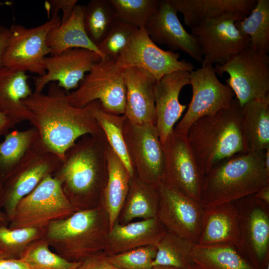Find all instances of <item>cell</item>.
I'll use <instances>...</instances> for the list:
<instances>
[{"label":"cell","instance_id":"obj_1","mask_svg":"<svg viewBox=\"0 0 269 269\" xmlns=\"http://www.w3.org/2000/svg\"><path fill=\"white\" fill-rule=\"evenodd\" d=\"M67 93L52 82L47 94L33 92L22 101L32 115L30 123L41 140L61 161L79 138L103 132L94 113L97 101L83 108L74 107L69 104Z\"/></svg>","mask_w":269,"mask_h":269},{"label":"cell","instance_id":"obj_2","mask_svg":"<svg viewBox=\"0 0 269 269\" xmlns=\"http://www.w3.org/2000/svg\"><path fill=\"white\" fill-rule=\"evenodd\" d=\"M108 146L103 132L82 136L66 151L53 175L76 211L101 204L108 176Z\"/></svg>","mask_w":269,"mask_h":269},{"label":"cell","instance_id":"obj_3","mask_svg":"<svg viewBox=\"0 0 269 269\" xmlns=\"http://www.w3.org/2000/svg\"><path fill=\"white\" fill-rule=\"evenodd\" d=\"M265 150L234 155L205 174L200 203L203 208L235 202L269 185Z\"/></svg>","mask_w":269,"mask_h":269},{"label":"cell","instance_id":"obj_4","mask_svg":"<svg viewBox=\"0 0 269 269\" xmlns=\"http://www.w3.org/2000/svg\"><path fill=\"white\" fill-rule=\"evenodd\" d=\"M242 107L236 99L218 113L204 116L190 127L187 137L202 174L234 155L246 153L242 129Z\"/></svg>","mask_w":269,"mask_h":269},{"label":"cell","instance_id":"obj_5","mask_svg":"<svg viewBox=\"0 0 269 269\" xmlns=\"http://www.w3.org/2000/svg\"><path fill=\"white\" fill-rule=\"evenodd\" d=\"M43 238L68 261L82 262L103 252L110 231L108 214L100 204L50 222Z\"/></svg>","mask_w":269,"mask_h":269},{"label":"cell","instance_id":"obj_6","mask_svg":"<svg viewBox=\"0 0 269 269\" xmlns=\"http://www.w3.org/2000/svg\"><path fill=\"white\" fill-rule=\"evenodd\" d=\"M124 68L116 60L106 57L96 63L81 81L78 87L67 93L69 104L83 108L99 101L104 110L125 115L126 90L123 78Z\"/></svg>","mask_w":269,"mask_h":269},{"label":"cell","instance_id":"obj_7","mask_svg":"<svg viewBox=\"0 0 269 269\" xmlns=\"http://www.w3.org/2000/svg\"><path fill=\"white\" fill-rule=\"evenodd\" d=\"M75 211L59 181L49 175L18 202L8 227L44 228L50 222L66 218Z\"/></svg>","mask_w":269,"mask_h":269},{"label":"cell","instance_id":"obj_8","mask_svg":"<svg viewBox=\"0 0 269 269\" xmlns=\"http://www.w3.org/2000/svg\"><path fill=\"white\" fill-rule=\"evenodd\" d=\"M61 162L40 138L29 149L2 184L0 207L9 221L18 202L32 191L49 175H53Z\"/></svg>","mask_w":269,"mask_h":269},{"label":"cell","instance_id":"obj_9","mask_svg":"<svg viewBox=\"0 0 269 269\" xmlns=\"http://www.w3.org/2000/svg\"><path fill=\"white\" fill-rule=\"evenodd\" d=\"M58 15L43 24L27 28L13 24L9 28V34L1 60V66L23 72H29L42 76L46 74L43 61L51 50L46 43L49 31L60 23Z\"/></svg>","mask_w":269,"mask_h":269},{"label":"cell","instance_id":"obj_10","mask_svg":"<svg viewBox=\"0 0 269 269\" xmlns=\"http://www.w3.org/2000/svg\"><path fill=\"white\" fill-rule=\"evenodd\" d=\"M216 74L229 75L227 85L241 107L250 101L269 96V56L249 47L225 63L216 64Z\"/></svg>","mask_w":269,"mask_h":269},{"label":"cell","instance_id":"obj_11","mask_svg":"<svg viewBox=\"0 0 269 269\" xmlns=\"http://www.w3.org/2000/svg\"><path fill=\"white\" fill-rule=\"evenodd\" d=\"M245 16L239 13H227L191 28L203 57L201 64H223L249 47V37L242 33L235 25L237 21Z\"/></svg>","mask_w":269,"mask_h":269},{"label":"cell","instance_id":"obj_12","mask_svg":"<svg viewBox=\"0 0 269 269\" xmlns=\"http://www.w3.org/2000/svg\"><path fill=\"white\" fill-rule=\"evenodd\" d=\"M192 96L183 117L174 128L176 132L187 134L191 125L201 117L215 114L228 108L234 94L227 85L218 79L211 64L190 72Z\"/></svg>","mask_w":269,"mask_h":269},{"label":"cell","instance_id":"obj_13","mask_svg":"<svg viewBox=\"0 0 269 269\" xmlns=\"http://www.w3.org/2000/svg\"><path fill=\"white\" fill-rule=\"evenodd\" d=\"M162 146L164 162L160 182L199 202L204 175L195 160L187 134L173 130Z\"/></svg>","mask_w":269,"mask_h":269},{"label":"cell","instance_id":"obj_14","mask_svg":"<svg viewBox=\"0 0 269 269\" xmlns=\"http://www.w3.org/2000/svg\"><path fill=\"white\" fill-rule=\"evenodd\" d=\"M123 134L134 173L143 181L157 186L161 179L164 156L155 124H134L127 119Z\"/></svg>","mask_w":269,"mask_h":269},{"label":"cell","instance_id":"obj_15","mask_svg":"<svg viewBox=\"0 0 269 269\" xmlns=\"http://www.w3.org/2000/svg\"><path fill=\"white\" fill-rule=\"evenodd\" d=\"M239 220L237 249L256 269L264 265L269 253V205L251 195L236 201Z\"/></svg>","mask_w":269,"mask_h":269},{"label":"cell","instance_id":"obj_16","mask_svg":"<svg viewBox=\"0 0 269 269\" xmlns=\"http://www.w3.org/2000/svg\"><path fill=\"white\" fill-rule=\"evenodd\" d=\"M157 188L158 220L167 232L197 244L203 212L200 202L161 182L157 184Z\"/></svg>","mask_w":269,"mask_h":269},{"label":"cell","instance_id":"obj_17","mask_svg":"<svg viewBox=\"0 0 269 269\" xmlns=\"http://www.w3.org/2000/svg\"><path fill=\"white\" fill-rule=\"evenodd\" d=\"M180 54L159 47L149 38L144 28H136L119 57L116 60L123 68L137 67L149 73L159 80L167 74L176 71L191 72L193 64L179 60Z\"/></svg>","mask_w":269,"mask_h":269},{"label":"cell","instance_id":"obj_18","mask_svg":"<svg viewBox=\"0 0 269 269\" xmlns=\"http://www.w3.org/2000/svg\"><path fill=\"white\" fill-rule=\"evenodd\" d=\"M102 59L97 53L84 48L68 49L46 56L43 61L46 74L34 78L35 93H42L45 86L55 82L67 92L76 89L92 67Z\"/></svg>","mask_w":269,"mask_h":269},{"label":"cell","instance_id":"obj_19","mask_svg":"<svg viewBox=\"0 0 269 269\" xmlns=\"http://www.w3.org/2000/svg\"><path fill=\"white\" fill-rule=\"evenodd\" d=\"M177 13L170 0H160L144 29L156 44H165L172 51H181L202 63L203 57L196 39L186 30Z\"/></svg>","mask_w":269,"mask_h":269},{"label":"cell","instance_id":"obj_20","mask_svg":"<svg viewBox=\"0 0 269 269\" xmlns=\"http://www.w3.org/2000/svg\"><path fill=\"white\" fill-rule=\"evenodd\" d=\"M190 72L176 71L161 77L154 86L155 127L162 145L186 108L179 97L182 88L189 84Z\"/></svg>","mask_w":269,"mask_h":269},{"label":"cell","instance_id":"obj_21","mask_svg":"<svg viewBox=\"0 0 269 269\" xmlns=\"http://www.w3.org/2000/svg\"><path fill=\"white\" fill-rule=\"evenodd\" d=\"M123 78L126 90L125 113L127 119L137 124H155V79L147 71L137 67L124 68Z\"/></svg>","mask_w":269,"mask_h":269},{"label":"cell","instance_id":"obj_22","mask_svg":"<svg viewBox=\"0 0 269 269\" xmlns=\"http://www.w3.org/2000/svg\"><path fill=\"white\" fill-rule=\"evenodd\" d=\"M166 230L157 218L122 224L115 223L108 233L103 253L107 256L147 245H156Z\"/></svg>","mask_w":269,"mask_h":269},{"label":"cell","instance_id":"obj_23","mask_svg":"<svg viewBox=\"0 0 269 269\" xmlns=\"http://www.w3.org/2000/svg\"><path fill=\"white\" fill-rule=\"evenodd\" d=\"M239 235L236 202L203 208L201 231L197 245H238Z\"/></svg>","mask_w":269,"mask_h":269},{"label":"cell","instance_id":"obj_24","mask_svg":"<svg viewBox=\"0 0 269 269\" xmlns=\"http://www.w3.org/2000/svg\"><path fill=\"white\" fill-rule=\"evenodd\" d=\"M26 72L0 67V111L15 125L31 122L32 115L22 100L32 93Z\"/></svg>","mask_w":269,"mask_h":269},{"label":"cell","instance_id":"obj_25","mask_svg":"<svg viewBox=\"0 0 269 269\" xmlns=\"http://www.w3.org/2000/svg\"><path fill=\"white\" fill-rule=\"evenodd\" d=\"M185 24L191 28L201 22L230 13L248 15L257 0H170Z\"/></svg>","mask_w":269,"mask_h":269},{"label":"cell","instance_id":"obj_26","mask_svg":"<svg viewBox=\"0 0 269 269\" xmlns=\"http://www.w3.org/2000/svg\"><path fill=\"white\" fill-rule=\"evenodd\" d=\"M107 159L108 176L100 204L108 214L110 230L118 221L129 192L131 176L109 144Z\"/></svg>","mask_w":269,"mask_h":269},{"label":"cell","instance_id":"obj_27","mask_svg":"<svg viewBox=\"0 0 269 269\" xmlns=\"http://www.w3.org/2000/svg\"><path fill=\"white\" fill-rule=\"evenodd\" d=\"M85 5L77 4L70 17L53 27L48 33L46 43L51 55L62 53L72 48H84L93 51L104 57L97 46L90 39L84 24Z\"/></svg>","mask_w":269,"mask_h":269},{"label":"cell","instance_id":"obj_28","mask_svg":"<svg viewBox=\"0 0 269 269\" xmlns=\"http://www.w3.org/2000/svg\"><path fill=\"white\" fill-rule=\"evenodd\" d=\"M242 115L246 152L269 148V96L246 103Z\"/></svg>","mask_w":269,"mask_h":269},{"label":"cell","instance_id":"obj_29","mask_svg":"<svg viewBox=\"0 0 269 269\" xmlns=\"http://www.w3.org/2000/svg\"><path fill=\"white\" fill-rule=\"evenodd\" d=\"M158 204L157 186L143 181L134 173L131 177L129 192L118 222L125 224L136 218H157Z\"/></svg>","mask_w":269,"mask_h":269},{"label":"cell","instance_id":"obj_30","mask_svg":"<svg viewBox=\"0 0 269 269\" xmlns=\"http://www.w3.org/2000/svg\"><path fill=\"white\" fill-rule=\"evenodd\" d=\"M191 255L196 269H256L232 245L195 244Z\"/></svg>","mask_w":269,"mask_h":269},{"label":"cell","instance_id":"obj_31","mask_svg":"<svg viewBox=\"0 0 269 269\" xmlns=\"http://www.w3.org/2000/svg\"><path fill=\"white\" fill-rule=\"evenodd\" d=\"M37 129L32 127L23 131H12L0 142V184H3L22 158L39 139Z\"/></svg>","mask_w":269,"mask_h":269},{"label":"cell","instance_id":"obj_32","mask_svg":"<svg viewBox=\"0 0 269 269\" xmlns=\"http://www.w3.org/2000/svg\"><path fill=\"white\" fill-rule=\"evenodd\" d=\"M236 27L249 37V47L268 54L269 52V0H257L250 13L235 22Z\"/></svg>","mask_w":269,"mask_h":269},{"label":"cell","instance_id":"obj_33","mask_svg":"<svg viewBox=\"0 0 269 269\" xmlns=\"http://www.w3.org/2000/svg\"><path fill=\"white\" fill-rule=\"evenodd\" d=\"M195 244L166 231L156 245L157 252L153 267L162 266L188 269L194 267L191 251Z\"/></svg>","mask_w":269,"mask_h":269},{"label":"cell","instance_id":"obj_34","mask_svg":"<svg viewBox=\"0 0 269 269\" xmlns=\"http://www.w3.org/2000/svg\"><path fill=\"white\" fill-rule=\"evenodd\" d=\"M94 113L109 145L122 161L132 177L134 171L129 156L123 134L124 125L127 119L126 115H117L106 111L99 101H97Z\"/></svg>","mask_w":269,"mask_h":269},{"label":"cell","instance_id":"obj_35","mask_svg":"<svg viewBox=\"0 0 269 269\" xmlns=\"http://www.w3.org/2000/svg\"><path fill=\"white\" fill-rule=\"evenodd\" d=\"M117 19L110 0H92L85 5V31L96 46L105 38Z\"/></svg>","mask_w":269,"mask_h":269},{"label":"cell","instance_id":"obj_36","mask_svg":"<svg viewBox=\"0 0 269 269\" xmlns=\"http://www.w3.org/2000/svg\"><path fill=\"white\" fill-rule=\"evenodd\" d=\"M8 224L0 221V257L20 260L29 245L43 237L44 228L12 229Z\"/></svg>","mask_w":269,"mask_h":269},{"label":"cell","instance_id":"obj_37","mask_svg":"<svg viewBox=\"0 0 269 269\" xmlns=\"http://www.w3.org/2000/svg\"><path fill=\"white\" fill-rule=\"evenodd\" d=\"M49 247L43 237L37 239L26 248L20 260L31 269H76L80 264L67 261L51 252Z\"/></svg>","mask_w":269,"mask_h":269},{"label":"cell","instance_id":"obj_38","mask_svg":"<svg viewBox=\"0 0 269 269\" xmlns=\"http://www.w3.org/2000/svg\"><path fill=\"white\" fill-rule=\"evenodd\" d=\"M117 19L135 28H144L160 0H110Z\"/></svg>","mask_w":269,"mask_h":269},{"label":"cell","instance_id":"obj_39","mask_svg":"<svg viewBox=\"0 0 269 269\" xmlns=\"http://www.w3.org/2000/svg\"><path fill=\"white\" fill-rule=\"evenodd\" d=\"M157 252L155 245H147L107 256V260L121 269H152Z\"/></svg>","mask_w":269,"mask_h":269},{"label":"cell","instance_id":"obj_40","mask_svg":"<svg viewBox=\"0 0 269 269\" xmlns=\"http://www.w3.org/2000/svg\"><path fill=\"white\" fill-rule=\"evenodd\" d=\"M135 29L117 19L105 38L97 45L104 59L108 57L117 60Z\"/></svg>","mask_w":269,"mask_h":269},{"label":"cell","instance_id":"obj_41","mask_svg":"<svg viewBox=\"0 0 269 269\" xmlns=\"http://www.w3.org/2000/svg\"><path fill=\"white\" fill-rule=\"evenodd\" d=\"M77 2V0H46L44 7L47 15H51L50 18L58 16L60 9H61L63 15L60 22L62 23L70 17Z\"/></svg>","mask_w":269,"mask_h":269},{"label":"cell","instance_id":"obj_42","mask_svg":"<svg viewBox=\"0 0 269 269\" xmlns=\"http://www.w3.org/2000/svg\"><path fill=\"white\" fill-rule=\"evenodd\" d=\"M76 269H121L112 264L103 252L95 255L80 263Z\"/></svg>","mask_w":269,"mask_h":269},{"label":"cell","instance_id":"obj_43","mask_svg":"<svg viewBox=\"0 0 269 269\" xmlns=\"http://www.w3.org/2000/svg\"><path fill=\"white\" fill-rule=\"evenodd\" d=\"M0 269H31L21 260H8L0 257Z\"/></svg>","mask_w":269,"mask_h":269},{"label":"cell","instance_id":"obj_44","mask_svg":"<svg viewBox=\"0 0 269 269\" xmlns=\"http://www.w3.org/2000/svg\"><path fill=\"white\" fill-rule=\"evenodd\" d=\"M15 124L4 114L0 111V135H5Z\"/></svg>","mask_w":269,"mask_h":269},{"label":"cell","instance_id":"obj_45","mask_svg":"<svg viewBox=\"0 0 269 269\" xmlns=\"http://www.w3.org/2000/svg\"><path fill=\"white\" fill-rule=\"evenodd\" d=\"M9 34V28L0 25V67L1 66V60L7 38Z\"/></svg>","mask_w":269,"mask_h":269},{"label":"cell","instance_id":"obj_46","mask_svg":"<svg viewBox=\"0 0 269 269\" xmlns=\"http://www.w3.org/2000/svg\"><path fill=\"white\" fill-rule=\"evenodd\" d=\"M254 195L260 201L269 205V185L261 189Z\"/></svg>","mask_w":269,"mask_h":269},{"label":"cell","instance_id":"obj_47","mask_svg":"<svg viewBox=\"0 0 269 269\" xmlns=\"http://www.w3.org/2000/svg\"><path fill=\"white\" fill-rule=\"evenodd\" d=\"M2 186L0 184V221L4 222H6L9 224V219L4 211H2L0 208V202L2 193Z\"/></svg>","mask_w":269,"mask_h":269},{"label":"cell","instance_id":"obj_48","mask_svg":"<svg viewBox=\"0 0 269 269\" xmlns=\"http://www.w3.org/2000/svg\"><path fill=\"white\" fill-rule=\"evenodd\" d=\"M264 163L266 169L269 172V148L266 149Z\"/></svg>","mask_w":269,"mask_h":269},{"label":"cell","instance_id":"obj_49","mask_svg":"<svg viewBox=\"0 0 269 269\" xmlns=\"http://www.w3.org/2000/svg\"><path fill=\"white\" fill-rule=\"evenodd\" d=\"M152 269H181L172 267H168V266H159L153 267ZM188 269H196L195 267H193L192 268H190Z\"/></svg>","mask_w":269,"mask_h":269},{"label":"cell","instance_id":"obj_50","mask_svg":"<svg viewBox=\"0 0 269 269\" xmlns=\"http://www.w3.org/2000/svg\"><path fill=\"white\" fill-rule=\"evenodd\" d=\"M13 4V2L10 1H5L1 2L0 1V7L3 5L11 6Z\"/></svg>","mask_w":269,"mask_h":269},{"label":"cell","instance_id":"obj_51","mask_svg":"<svg viewBox=\"0 0 269 269\" xmlns=\"http://www.w3.org/2000/svg\"><path fill=\"white\" fill-rule=\"evenodd\" d=\"M266 269H269V265H268V266H267Z\"/></svg>","mask_w":269,"mask_h":269}]
</instances>
